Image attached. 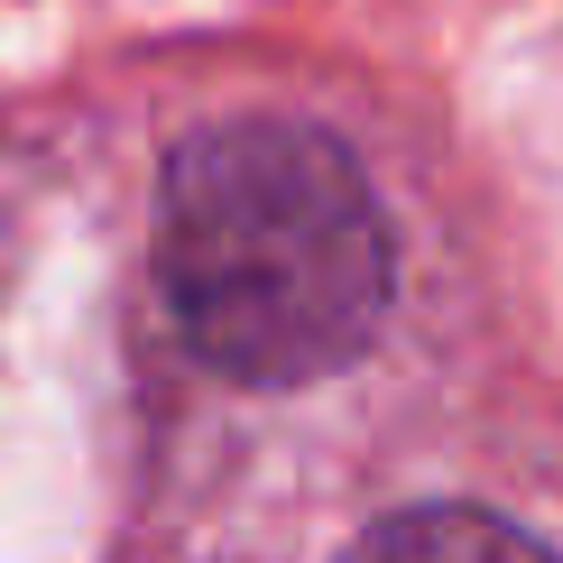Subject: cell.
I'll use <instances>...</instances> for the list:
<instances>
[{"label":"cell","instance_id":"obj_1","mask_svg":"<svg viewBox=\"0 0 563 563\" xmlns=\"http://www.w3.org/2000/svg\"><path fill=\"white\" fill-rule=\"evenodd\" d=\"M157 241L176 323L222 379H333L388 323L397 250L379 195L333 130L287 111L185 139L157 185Z\"/></svg>","mask_w":563,"mask_h":563},{"label":"cell","instance_id":"obj_2","mask_svg":"<svg viewBox=\"0 0 563 563\" xmlns=\"http://www.w3.org/2000/svg\"><path fill=\"white\" fill-rule=\"evenodd\" d=\"M342 563H554V554L489 508H407V518H379Z\"/></svg>","mask_w":563,"mask_h":563}]
</instances>
